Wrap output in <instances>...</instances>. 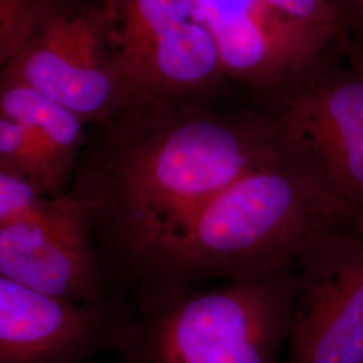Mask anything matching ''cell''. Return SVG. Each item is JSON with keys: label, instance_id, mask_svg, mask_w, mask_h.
<instances>
[{"label": "cell", "instance_id": "cell-5", "mask_svg": "<svg viewBox=\"0 0 363 363\" xmlns=\"http://www.w3.org/2000/svg\"><path fill=\"white\" fill-rule=\"evenodd\" d=\"M118 72L143 100H189L223 76L194 0H103Z\"/></svg>", "mask_w": 363, "mask_h": 363}, {"label": "cell", "instance_id": "cell-3", "mask_svg": "<svg viewBox=\"0 0 363 363\" xmlns=\"http://www.w3.org/2000/svg\"><path fill=\"white\" fill-rule=\"evenodd\" d=\"M298 269L213 288H140L128 363H281Z\"/></svg>", "mask_w": 363, "mask_h": 363}, {"label": "cell", "instance_id": "cell-13", "mask_svg": "<svg viewBox=\"0 0 363 363\" xmlns=\"http://www.w3.org/2000/svg\"><path fill=\"white\" fill-rule=\"evenodd\" d=\"M335 48L343 60L363 74V0H325Z\"/></svg>", "mask_w": 363, "mask_h": 363}, {"label": "cell", "instance_id": "cell-6", "mask_svg": "<svg viewBox=\"0 0 363 363\" xmlns=\"http://www.w3.org/2000/svg\"><path fill=\"white\" fill-rule=\"evenodd\" d=\"M3 78L46 94L85 124L104 125L142 101L118 72L105 38L101 9L54 0Z\"/></svg>", "mask_w": 363, "mask_h": 363}, {"label": "cell", "instance_id": "cell-1", "mask_svg": "<svg viewBox=\"0 0 363 363\" xmlns=\"http://www.w3.org/2000/svg\"><path fill=\"white\" fill-rule=\"evenodd\" d=\"M101 127L69 193L91 206L101 257L136 279L217 195L281 154L267 115L220 116L189 100H142Z\"/></svg>", "mask_w": 363, "mask_h": 363}, {"label": "cell", "instance_id": "cell-14", "mask_svg": "<svg viewBox=\"0 0 363 363\" xmlns=\"http://www.w3.org/2000/svg\"><path fill=\"white\" fill-rule=\"evenodd\" d=\"M49 198L31 182L0 169V225L31 220Z\"/></svg>", "mask_w": 363, "mask_h": 363}, {"label": "cell", "instance_id": "cell-15", "mask_svg": "<svg viewBox=\"0 0 363 363\" xmlns=\"http://www.w3.org/2000/svg\"><path fill=\"white\" fill-rule=\"evenodd\" d=\"M277 7L298 18V21L330 31L334 35V26L325 0H271ZM335 42V39H334Z\"/></svg>", "mask_w": 363, "mask_h": 363}, {"label": "cell", "instance_id": "cell-9", "mask_svg": "<svg viewBox=\"0 0 363 363\" xmlns=\"http://www.w3.org/2000/svg\"><path fill=\"white\" fill-rule=\"evenodd\" d=\"M93 235L94 216L85 201L69 191L50 196L33 220L0 225V276L55 298H108Z\"/></svg>", "mask_w": 363, "mask_h": 363}, {"label": "cell", "instance_id": "cell-8", "mask_svg": "<svg viewBox=\"0 0 363 363\" xmlns=\"http://www.w3.org/2000/svg\"><path fill=\"white\" fill-rule=\"evenodd\" d=\"M288 363H363V230L327 234L298 262Z\"/></svg>", "mask_w": 363, "mask_h": 363}, {"label": "cell", "instance_id": "cell-10", "mask_svg": "<svg viewBox=\"0 0 363 363\" xmlns=\"http://www.w3.org/2000/svg\"><path fill=\"white\" fill-rule=\"evenodd\" d=\"M218 52L223 76L279 91L335 48L334 35L271 0H194Z\"/></svg>", "mask_w": 363, "mask_h": 363}, {"label": "cell", "instance_id": "cell-2", "mask_svg": "<svg viewBox=\"0 0 363 363\" xmlns=\"http://www.w3.org/2000/svg\"><path fill=\"white\" fill-rule=\"evenodd\" d=\"M350 211L283 152L217 195L181 241L138 279L144 286L250 281L296 269Z\"/></svg>", "mask_w": 363, "mask_h": 363}, {"label": "cell", "instance_id": "cell-7", "mask_svg": "<svg viewBox=\"0 0 363 363\" xmlns=\"http://www.w3.org/2000/svg\"><path fill=\"white\" fill-rule=\"evenodd\" d=\"M138 325L118 296L55 298L0 276V363H88L104 352L123 358Z\"/></svg>", "mask_w": 363, "mask_h": 363}, {"label": "cell", "instance_id": "cell-11", "mask_svg": "<svg viewBox=\"0 0 363 363\" xmlns=\"http://www.w3.org/2000/svg\"><path fill=\"white\" fill-rule=\"evenodd\" d=\"M0 116L31 130L66 175L72 177L85 125L76 113L26 84L1 78Z\"/></svg>", "mask_w": 363, "mask_h": 363}, {"label": "cell", "instance_id": "cell-12", "mask_svg": "<svg viewBox=\"0 0 363 363\" xmlns=\"http://www.w3.org/2000/svg\"><path fill=\"white\" fill-rule=\"evenodd\" d=\"M54 0H0V60L3 66L26 48Z\"/></svg>", "mask_w": 363, "mask_h": 363}, {"label": "cell", "instance_id": "cell-4", "mask_svg": "<svg viewBox=\"0 0 363 363\" xmlns=\"http://www.w3.org/2000/svg\"><path fill=\"white\" fill-rule=\"evenodd\" d=\"M337 48L279 89L267 115L281 152L347 208L363 230V74Z\"/></svg>", "mask_w": 363, "mask_h": 363}]
</instances>
